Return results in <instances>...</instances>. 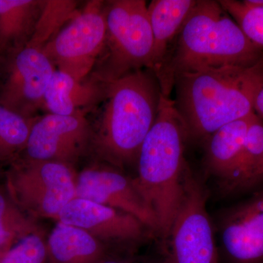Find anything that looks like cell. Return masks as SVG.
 Returning <instances> with one entry per match:
<instances>
[{
    "label": "cell",
    "instance_id": "cell-1",
    "mask_svg": "<svg viewBox=\"0 0 263 263\" xmlns=\"http://www.w3.org/2000/svg\"><path fill=\"white\" fill-rule=\"evenodd\" d=\"M175 106L188 140L206 141L227 124L249 117L263 88V59L250 66H226L178 74Z\"/></svg>",
    "mask_w": 263,
    "mask_h": 263
},
{
    "label": "cell",
    "instance_id": "cell-2",
    "mask_svg": "<svg viewBox=\"0 0 263 263\" xmlns=\"http://www.w3.org/2000/svg\"><path fill=\"white\" fill-rule=\"evenodd\" d=\"M262 59L263 48L249 40L219 2L197 0L157 79L162 94L170 97L178 74L253 65Z\"/></svg>",
    "mask_w": 263,
    "mask_h": 263
},
{
    "label": "cell",
    "instance_id": "cell-3",
    "mask_svg": "<svg viewBox=\"0 0 263 263\" xmlns=\"http://www.w3.org/2000/svg\"><path fill=\"white\" fill-rule=\"evenodd\" d=\"M107 84L91 146L102 160L123 171L137 164L142 144L157 118L162 92L150 69Z\"/></svg>",
    "mask_w": 263,
    "mask_h": 263
},
{
    "label": "cell",
    "instance_id": "cell-4",
    "mask_svg": "<svg viewBox=\"0 0 263 263\" xmlns=\"http://www.w3.org/2000/svg\"><path fill=\"white\" fill-rule=\"evenodd\" d=\"M186 128L174 100L161 95L155 122L138 155V175L133 178L158 222V235H168L182 201L184 178L189 167L185 160Z\"/></svg>",
    "mask_w": 263,
    "mask_h": 263
},
{
    "label": "cell",
    "instance_id": "cell-5",
    "mask_svg": "<svg viewBox=\"0 0 263 263\" xmlns=\"http://www.w3.org/2000/svg\"><path fill=\"white\" fill-rule=\"evenodd\" d=\"M106 37L91 76L110 83L143 69H152L154 38L144 0L106 2Z\"/></svg>",
    "mask_w": 263,
    "mask_h": 263
},
{
    "label": "cell",
    "instance_id": "cell-6",
    "mask_svg": "<svg viewBox=\"0 0 263 263\" xmlns=\"http://www.w3.org/2000/svg\"><path fill=\"white\" fill-rule=\"evenodd\" d=\"M10 164L5 190L17 206L32 219L56 220L75 198L78 174L73 165L21 157Z\"/></svg>",
    "mask_w": 263,
    "mask_h": 263
},
{
    "label": "cell",
    "instance_id": "cell-7",
    "mask_svg": "<svg viewBox=\"0 0 263 263\" xmlns=\"http://www.w3.org/2000/svg\"><path fill=\"white\" fill-rule=\"evenodd\" d=\"M106 2L91 0L41 50L56 70L79 80L94 70L106 37Z\"/></svg>",
    "mask_w": 263,
    "mask_h": 263
},
{
    "label": "cell",
    "instance_id": "cell-8",
    "mask_svg": "<svg viewBox=\"0 0 263 263\" xmlns=\"http://www.w3.org/2000/svg\"><path fill=\"white\" fill-rule=\"evenodd\" d=\"M206 194L190 167L182 201L167 236L160 263H217V250L206 209Z\"/></svg>",
    "mask_w": 263,
    "mask_h": 263
},
{
    "label": "cell",
    "instance_id": "cell-9",
    "mask_svg": "<svg viewBox=\"0 0 263 263\" xmlns=\"http://www.w3.org/2000/svg\"><path fill=\"white\" fill-rule=\"evenodd\" d=\"M9 56L0 84V105L25 117H37L56 68L42 50L32 46Z\"/></svg>",
    "mask_w": 263,
    "mask_h": 263
},
{
    "label": "cell",
    "instance_id": "cell-10",
    "mask_svg": "<svg viewBox=\"0 0 263 263\" xmlns=\"http://www.w3.org/2000/svg\"><path fill=\"white\" fill-rule=\"evenodd\" d=\"M92 133V126L86 115L48 114L37 117L25 149L19 157L74 166L91 146Z\"/></svg>",
    "mask_w": 263,
    "mask_h": 263
},
{
    "label": "cell",
    "instance_id": "cell-11",
    "mask_svg": "<svg viewBox=\"0 0 263 263\" xmlns=\"http://www.w3.org/2000/svg\"><path fill=\"white\" fill-rule=\"evenodd\" d=\"M76 197L131 214L158 235V222L130 178L109 164H93L77 175Z\"/></svg>",
    "mask_w": 263,
    "mask_h": 263
},
{
    "label": "cell",
    "instance_id": "cell-12",
    "mask_svg": "<svg viewBox=\"0 0 263 263\" xmlns=\"http://www.w3.org/2000/svg\"><path fill=\"white\" fill-rule=\"evenodd\" d=\"M56 220L85 230L105 245L133 247L155 234L131 214L79 197L65 205Z\"/></svg>",
    "mask_w": 263,
    "mask_h": 263
},
{
    "label": "cell",
    "instance_id": "cell-13",
    "mask_svg": "<svg viewBox=\"0 0 263 263\" xmlns=\"http://www.w3.org/2000/svg\"><path fill=\"white\" fill-rule=\"evenodd\" d=\"M219 232L232 262H263V189L229 208L221 216Z\"/></svg>",
    "mask_w": 263,
    "mask_h": 263
},
{
    "label": "cell",
    "instance_id": "cell-14",
    "mask_svg": "<svg viewBox=\"0 0 263 263\" xmlns=\"http://www.w3.org/2000/svg\"><path fill=\"white\" fill-rule=\"evenodd\" d=\"M107 86V83L91 76L79 80L56 70L45 93L43 109L57 115L86 116L89 110L103 103Z\"/></svg>",
    "mask_w": 263,
    "mask_h": 263
},
{
    "label": "cell",
    "instance_id": "cell-15",
    "mask_svg": "<svg viewBox=\"0 0 263 263\" xmlns=\"http://www.w3.org/2000/svg\"><path fill=\"white\" fill-rule=\"evenodd\" d=\"M197 0H153L148 13L154 38L152 70L157 78L163 69L170 50Z\"/></svg>",
    "mask_w": 263,
    "mask_h": 263
},
{
    "label": "cell",
    "instance_id": "cell-16",
    "mask_svg": "<svg viewBox=\"0 0 263 263\" xmlns=\"http://www.w3.org/2000/svg\"><path fill=\"white\" fill-rule=\"evenodd\" d=\"M46 246L50 263H99L109 254L107 245L87 232L59 221Z\"/></svg>",
    "mask_w": 263,
    "mask_h": 263
},
{
    "label": "cell",
    "instance_id": "cell-17",
    "mask_svg": "<svg viewBox=\"0 0 263 263\" xmlns=\"http://www.w3.org/2000/svg\"><path fill=\"white\" fill-rule=\"evenodd\" d=\"M44 4L45 0H0V57L28 44Z\"/></svg>",
    "mask_w": 263,
    "mask_h": 263
},
{
    "label": "cell",
    "instance_id": "cell-18",
    "mask_svg": "<svg viewBox=\"0 0 263 263\" xmlns=\"http://www.w3.org/2000/svg\"><path fill=\"white\" fill-rule=\"evenodd\" d=\"M254 114L226 124L207 139L205 163L208 171L220 179L224 186L233 176Z\"/></svg>",
    "mask_w": 263,
    "mask_h": 263
},
{
    "label": "cell",
    "instance_id": "cell-19",
    "mask_svg": "<svg viewBox=\"0 0 263 263\" xmlns=\"http://www.w3.org/2000/svg\"><path fill=\"white\" fill-rule=\"evenodd\" d=\"M37 117L27 118L0 105V162L10 164L22 155Z\"/></svg>",
    "mask_w": 263,
    "mask_h": 263
},
{
    "label": "cell",
    "instance_id": "cell-20",
    "mask_svg": "<svg viewBox=\"0 0 263 263\" xmlns=\"http://www.w3.org/2000/svg\"><path fill=\"white\" fill-rule=\"evenodd\" d=\"M42 230L35 219L17 206L6 190L0 188V248L3 252L27 235Z\"/></svg>",
    "mask_w": 263,
    "mask_h": 263
},
{
    "label": "cell",
    "instance_id": "cell-21",
    "mask_svg": "<svg viewBox=\"0 0 263 263\" xmlns=\"http://www.w3.org/2000/svg\"><path fill=\"white\" fill-rule=\"evenodd\" d=\"M262 155L263 119L254 113L233 176L224 187L230 191L247 187L251 176Z\"/></svg>",
    "mask_w": 263,
    "mask_h": 263
},
{
    "label": "cell",
    "instance_id": "cell-22",
    "mask_svg": "<svg viewBox=\"0 0 263 263\" xmlns=\"http://www.w3.org/2000/svg\"><path fill=\"white\" fill-rule=\"evenodd\" d=\"M80 8L74 0H45L35 30L27 46L41 49L75 16Z\"/></svg>",
    "mask_w": 263,
    "mask_h": 263
},
{
    "label": "cell",
    "instance_id": "cell-23",
    "mask_svg": "<svg viewBox=\"0 0 263 263\" xmlns=\"http://www.w3.org/2000/svg\"><path fill=\"white\" fill-rule=\"evenodd\" d=\"M218 2L249 40L263 48V8L248 6L235 0Z\"/></svg>",
    "mask_w": 263,
    "mask_h": 263
},
{
    "label": "cell",
    "instance_id": "cell-24",
    "mask_svg": "<svg viewBox=\"0 0 263 263\" xmlns=\"http://www.w3.org/2000/svg\"><path fill=\"white\" fill-rule=\"evenodd\" d=\"M1 263H50L43 230L19 240L5 252Z\"/></svg>",
    "mask_w": 263,
    "mask_h": 263
},
{
    "label": "cell",
    "instance_id": "cell-25",
    "mask_svg": "<svg viewBox=\"0 0 263 263\" xmlns=\"http://www.w3.org/2000/svg\"><path fill=\"white\" fill-rule=\"evenodd\" d=\"M99 263H160L153 262L148 259L138 258L133 254H126V255H115L109 253Z\"/></svg>",
    "mask_w": 263,
    "mask_h": 263
},
{
    "label": "cell",
    "instance_id": "cell-26",
    "mask_svg": "<svg viewBox=\"0 0 263 263\" xmlns=\"http://www.w3.org/2000/svg\"><path fill=\"white\" fill-rule=\"evenodd\" d=\"M263 179V155L254 168L248 183V186L254 183L258 182L259 180Z\"/></svg>",
    "mask_w": 263,
    "mask_h": 263
},
{
    "label": "cell",
    "instance_id": "cell-27",
    "mask_svg": "<svg viewBox=\"0 0 263 263\" xmlns=\"http://www.w3.org/2000/svg\"><path fill=\"white\" fill-rule=\"evenodd\" d=\"M254 112L263 119V88L259 91L254 104Z\"/></svg>",
    "mask_w": 263,
    "mask_h": 263
},
{
    "label": "cell",
    "instance_id": "cell-28",
    "mask_svg": "<svg viewBox=\"0 0 263 263\" xmlns=\"http://www.w3.org/2000/svg\"><path fill=\"white\" fill-rule=\"evenodd\" d=\"M242 2L248 6L263 8V0H243Z\"/></svg>",
    "mask_w": 263,
    "mask_h": 263
},
{
    "label": "cell",
    "instance_id": "cell-29",
    "mask_svg": "<svg viewBox=\"0 0 263 263\" xmlns=\"http://www.w3.org/2000/svg\"><path fill=\"white\" fill-rule=\"evenodd\" d=\"M5 252H3V249L0 248V263L2 262V259L3 258V256H4Z\"/></svg>",
    "mask_w": 263,
    "mask_h": 263
}]
</instances>
